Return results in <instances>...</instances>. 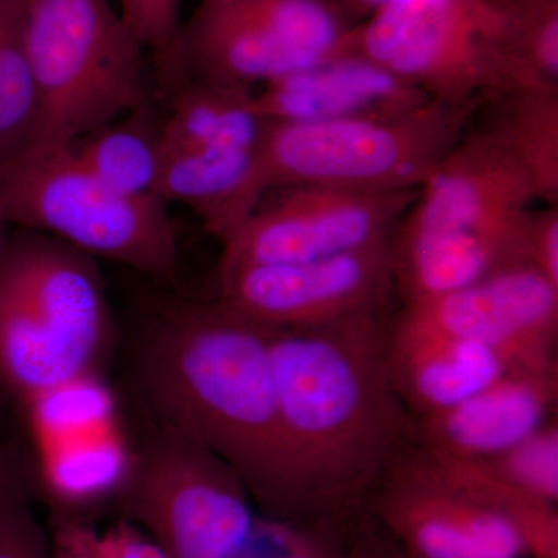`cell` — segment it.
<instances>
[{"mask_svg": "<svg viewBox=\"0 0 558 558\" xmlns=\"http://www.w3.org/2000/svg\"><path fill=\"white\" fill-rule=\"evenodd\" d=\"M392 325L478 341L526 357H548L557 355L558 289L524 264L405 303Z\"/></svg>", "mask_w": 558, "mask_h": 558, "instance_id": "obj_15", "label": "cell"}, {"mask_svg": "<svg viewBox=\"0 0 558 558\" xmlns=\"http://www.w3.org/2000/svg\"><path fill=\"white\" fill-rule=\"evenodd\" d=\"M117 501L124 521L168 558H240L259 521L241 476L161 422L132 457Z\"/></svg>", "mask_w": 558, "mask_h": 558, "instance_id": "obj_9", "label": "cell"}, {"mask_svg": "<svg viewBox=\"0 0 558 558\" xmlns=\"http://www.w3.org/2000/svg\"><path fill=\"white\" fill-rule=\"evenodd\" d=\"M28 481L13 447L0 444V495L27 486Z\"/></svg>", "mask_w": 558, "mask_h": 558, "instance_id": "obj_32", "label": "cell"}, {"mask_svg": "<svg viewBox=\"0 0 558 558\" xmlns=\"http://www.w3.org/2000/svg\"><path fill=\"white\" fill-rule=\"evenodd\" d=\"M267 194L258 150L163 153L157 197L189 207L220 244L233 236Z\"/></svg>", "mask_w": 558, "mask_h": 558, "instance_id": "obj_19", "label": "cell"}, {"mask_svg": "<svg viewBox=\"0 0 558 558\" xmlns=\"http://www.w3.org/2000/svg\"><path fill=\"white\" fill-rule=\"evenodd\" d=\"M25 409L54 517L84 520V510L117 498L132 457L116 402L97 376L51 389Z\"/></svg>", "mask_w": 558, "mask_h": 558, "instance_id": "obj_14", "label": "cell"}, {"mask_svg": "<svg viewBox=\"0 0 558 558\" xmlns=\"http://www.w3.org/2000/svg\"><path fill=\"white\" fill-rule=\"evenodd\" d=\"M182 0H119L120 16L134 33L145 51L156 60L165 80H170L174 68L180 31Z\"/></svg>", "mask_w": 558, "mask_h": 558, "instance_id": "obj_28", "label": "cell"}, {"mask_svg": "<svg viewBox=\"0 0 558 558\" xmlns=\"http://www.w3.org/2000/svg\"><path fill=\"white\" fill-rule=\"evenodd\" d=\"M222 244L218 274L260 264L332 258L391 240L417 191L279 189Z\"/></svg>", "mask_w": 558, "mask_h": 558, "instance_id": "obj_12", "label": "cell"}, {"mask_svg": "<svg viewBox=\"0 0 558 558\" xmlns=\"http://www.w3.org/2000/svg\"><path fill=\"white\" fill-rule=\"evenodd\" d=\"M39 101L32 148L69 146L146 102L145 53L110 0H22Z\"/></svg>", "mask_w": 558, "mask_h": 558, "instance_id": "obj_5", "label": "cell"}, {"mask_svg": "<svg viewBox=\"0 0 558 558\" xmlns=\"http://www.w3.org/2000/svg\"><path fill=\"white\" fill-rule=\"evenodd\" d=\"M271 337L218 300L165 301L142 330L135 368L156 421L215 451L264 519L288 523Z\"/></svg>", "mask_w": 558, "mask_h": 558, "instance_id": "obj_2", "label": "cell"}, {"mask_svg": "<svg viewBox=\"0 0 558 558\" xmlns=\"http://www.w3.org/2000/svg\"><path fill=\"white\" fill-rule=\"evenodd\" d=\"M0 558H53L31 506L28 486L0 495Z\"/></svg>", "mask_w": 558, "mask_h": 558, "instance_id": "obj_29", "label": "cell"}, {"mask_svg": "<svg viewBox=\"0 0 558 558\" xmlns=\"http://www.w3.org/2000/svg\"><path fill=\"white\" fill-rule=\"evenodd\" d=\"M343 558H410L365 509L349 521Z\"/></svg>", "mask_w": 558, "mask_h": 558, "instance_id": "obj_31", "label": "cell"}, {"mask_svg": "<svg viewBox=\"0 0 558 558\" xmlns=\"http://www.w3.org/2000/svg\"><path fill=\"white\" fill-rule=\"evenodd\" d=\"M50 543L53 558H168L128 521L97 532L86 520L54 517Z\"/></svg>", "mask_w": 558, "mask_h": 558, "instance_id": "obj_26", "label": "cell"}, {"mask_svg": "<svg viewBox=\"0 0 558 558\" xmlns=\"http://www.w3.org/2000/svg\"><path fill=\"white\" fill-rule=\"evenodd\" d=\"M557 357H526L478 341L410 332L389 325L388 366L411 416L449 409L524 365Z\"/></svg>", "mask_w": 558, "mask_h": 558, "instance_id": "obj_18", "label": "cell"}, {"mask_svg": "<svg viewBox=\"0 0 558 558\" xmlns=\"http://www.w3.org/2000/svg\"><path fill=\"white\" fill-rule=\"evenodd\" d=\"M510 57L538 86L558 87V0H495Z\"/></svg>", "mask_w": 558, "mask_h": 558, "instance_id": "obj_24", "label": "cell"}, {"mask_svg": "<svg viewBox=\"0 0 558 558\" xmlns=\"http://www.w3.org/2000/svg\"><path fill=\"white\" fill-rule=\"evenodd\" d=\"M0 220L43 231L86 255L172 282L179 247L167 202L109 189L72 145L31 148L0 167Z\"/></svg>", "mask_w": 558, "mask_h": 558, "instance_id": "obj_7", "label": "cell"}, {"mask_svg": "<svg viewBox=\"0 0 558 558\" xmlns=\"http://www.w3.org/2000/svg\"><path fill=\"white\" fill-rule=\"evenodd\" d=\"M526 256L529 266L558 289V205L529 211Z\"/></svg>", "mask_w": 558, "mask_h": 558, "instance_id": "obj_30", "label": "cell"}, {"mask_svg": "<svg viewBox=\"0 0 558 558\" xmlns=\"http://www.w3.org/2000/svg\"><path fill=\"white\" fill-rule=\"evenodd\" d=\"M110 337L92 256L51 236L14 242L0 255V387L22 405L97 376Z\"/></svg>", "mask_w": 558, "mask_h": 558, "instance_id": "obj_4", "label": "cell"}, {"mask_svg": "<svg viewBox=\"0 0 558 558\" xmlns=\"http://www.w3.org/2000/svg\"><path fill=\"white\" fill-rule=\"evenodd\" d=\"M558 359L524 363L449 409L411 416V439L464 459L497 457L557 417Z\"/></svg>", "mask_w": 558, "mask_h": 558, "instance_id": "obj_16", "label": "cell"}, {"mask_svg": "<svg viewBox=\"0 0 558 558\" xmlns=\"http://www.w3.org/2000/svg\"><path fill=\"white\" fill-rule=\"evenodd\" d=\"M475 124L526 172L537 201L558 205V87H515L478 109Z\"/></svg>", "mask_w": 558, "mask_h": 558, "instance_id": "obj_21", "label": "cell"}, {"mask_svg": "<svg viewBox=\"0 0 558 558\" xmlns=\"http://www.w3.org/2000/svg\"><path fill=\"white\" fill-rule=\"evenodd\" d=\"M267 124L253 87L189 76L161 120V148L259 150Z\"/></svg>", "mask_w": 558, "mask_h": 558, "instance_id": "obj_20", "label": "cell"}, {"mask_svg": "<svg viewBox=\"0 0 558 558\" xmlns=\"http://www.w3.org/2000/svg\"><path fill=\"white\" fill-rule=\"evenodd\" d=\"M395 292L391 238L332 258L220 271L216 300L263 328L288 330L387 311Z\"/></svg>", "mask_w": 558, "mask_h": 558, "instance_id": "obj_13", "label": "cell"}, {"mask_svg": "<svg viewBox=\"0 0 558 558\" xmlns=\"http://www.w3.org/2000/svg\"><path fill=\"white\" fill-rule=\"evenodd\" d=\"M22 14V0H0V167L31 149L38 135V92Z\"/></svg>", "mask_w": 558, "mask_h": 558, "instance_id": "obj_23", "label": "cell"}, {"mask_svg": "<svg viewBox=\"0 0 558 558\" xmlns=\"http://www.w3.org/2000/svg\"><path fill=\"white\" fill-rule=\"evenodd\" d=\"M354 25L336 0H201L170 81L264 86L349 49Z\"/></svg>", "mask_w": 558, "mask_h": 558, "instance_id": "obj_10", "label": "cell"}, {"mask_svg": "<svg viewBox=\"0 0 558 558\" xmlns=\"http://www.w3.org/2000/svg\"><path fill=\"white\" fill-rule=\"evenodd\" d=\"M480 462L531 497L558 505V417L497 457Z\"/></svg>", "mask_w": 558, "mask_h": 558, "instance_id": "obj_25", "label": "cell"}, {"mask_svg": "<svg viewBox=\"0 0 558 558\" xmlns=\"http://www.w3.org/2000/svg\"><path fill=\"white\" fill-rule=\"evenodd\" d=\"M363 509L410 558H529L515 527L411 436Z\"/></svg>", "mask_w": 558, "mask_h": 558, "instance_id": "obj_11", "label": "cell"}, {"mask_svg": "<svg viewBox=\"0 0 558 558\" xmlns=\"http://www.w3.org/2000/svg\"><path fill=\"white\" fill-rule=\"evenodd\" d=\"M387 0H336L337 5L351 20V17H360L365 20L374 10L379 9Z\"/></svg>", "mask_w": 558, "mask_h": 558, "instance_id": "obj_33", "label": "cell"}, {"mask_svg": "<svg viewBox=\"0 0 558 558\" xmlns=\"http://www.w3.org/2000/svg\"><path fill=\"white\" fill-rule=\"evenodd\" d=\"M160 123L143 102L126 119L110 121L73 143V153L109 189L128 196L157 197L163 163Z\"/></svg>", "mask_w": 558, "mask_h": 558, "instance_id": "obj_22", "label": "cell"}, {"mask_svg": "<svg viewBox=\"0 0 558 558\" xmlns=\"http://www.w3.org/2000/svg\"><path fill=\"white\" fill-rule=\"evenodd\" d=\"M269 123H323L398 116L433 101L357 50L339 51L256 90Z\"/></svg>", "mask_w": 558, "mask_h": 558, "instance_id": "obj_17", "label": "cell"}, {"mask_svg": "<svg viewBox=\"0 0 558 558\" xmlns=\"http://www.w3.org/2000/svg\"><path fill=\"white\" fill-rule=\"evenodd\" d=\"M478 109L433 100L398 116L269 123L258 150L260 170L269 193L289 186L418 191Z\"/></svg>", "mask_w": 558, "mask_h": 558, "instance_id": "obj_6", "label": "cell"}, {"mask_svg": "<svg viewBox=\"0 0 558 558\" xmlns=\"http://www.w3.org/2000/svg\"><path fill=\"white\" fill-rule=\"evenodd\" d=\"M391 319L387 310L274 330L288 524L339 523L357 515L409 442L411 414L388 366Z\"/></svg>", "mask_w": 558, "mask_h": 558, "instance_id": "obj_1", "label": "cell"}, {"mask_svg": "<svg viewBox=\"0 0 558 558\" xmlns=\"http://www.w3.org/2000/svg\"><path fill=\"white\" fill-rule=\"evenodd\" d=\"M354 517L325 524L259 520L240 558H343L349 521Z\"/></svg>", "mask_w": 558, "mask_h": 558, "instance_id": "obj_27", "label": "cell"}, {"mask_svg": "<svg viewBox=\"0 0 558 558\" xmlns=\"http://www.w3.org/2000/svg\"><path fill=\"white\" fill-rule=\"evenodd\" d=\"M351 47L451 106L538 86L510 57L495 0H387L354 25Z\"/></svg>", "mask_w": 558, "mask_h": 558, "instance_id": "obj_8", "label": "cell"}, {"mask_svg": "<svg viewBox=\"0 0 558 558\" xmlns=\"http://www.w3.org/2000/svg\"><path fill=\"white\" fill-rule=\"evenodd\" d=\"M534 201L526 172L497 140L470 123L392 236V275L403 304L527 264Z\"/></svg>", "mask_w": 558, "mask_h": 558, "instance_id": "obj_3", "label": "cell"}]
</instances>
